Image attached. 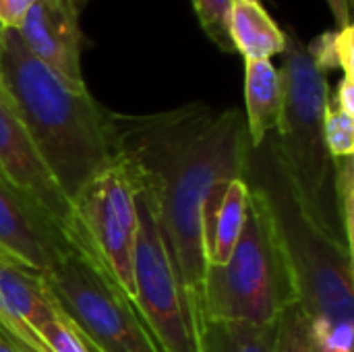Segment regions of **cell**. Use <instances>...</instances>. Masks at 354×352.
Masks as SVG:
<instances>
[{"label": "cell", "mask_w": 354, "mask_h": 352, "mask_svg": "<svg viewBox=\"0 0 354 352\" xmlns=\"http://www.w3.org/2000/svg\"><path fill=\"white\" fill-rule=\"evenodd\" d=\"M87 2H89V0H73V4H75V8H77L79 12H83V8H85Z\"/></svg>", "instance_id": "484cf974"}, {"label": "cell", "mask_w": 354, "mask_h": 352, "mask_svg": "<svg viewBox=\"0 0 354 352\" xmlns=\"http://www.w3.org/2000/svg\"><path fill=\"white\" fill-rule=\"evenodd\" d=\"M274 220L295 274L299 303L315 326H354L353 251L332 239L307 212L280 158L276 133L251 147L243 174Z\"/></svg>", "instance_id": "3957f363"}, {"label": "cell", "mask_w": 354, "mask_h": 352, "mask_svg": "<svg viewBox=\"0 0 354 352\" xmlns=\"http://www.w3.org/2000/svg\"><path fill=\"white\" fill-rule=\"evenodd\" d=\"M284 106V85L272 60H245V120L251 147L278 131Z\"/></svg>", "instance_id": "7c38bea8"}, {"label": "cell", "mask_w": 354, "mask_h": 352, "mask_svg": "<svg viewBox=\"0 0 354 352\" xmlns=\"http://www.w3.org/2000/svg\"><path fill=\"white\" fill-rule=\"evenodd\" d=\"M0 180L15 189L21 197L41 210L73 243L93 253L77 222L73 201L44 162L29 133L21 124L12 106L0 91Z\"/></svg>", "instance_id": "9c48e42d"}, {"label": "cell", "mask_w": 354, "mask_h": 352, "mask_svg": "<svg viewBox=\"0 0 354 352\" xmlns=\"http://www.w3.org/2000/svg\"><path fill=\"white\" fill-rule=\"evenodd\" d=\"M205 35L226 54L234 52L230 39V12L234 0H191Z\"/></svg>", "instance_id": "ac0fdd59"}, {"label": "cell", "mask_w": 354, "mask_h": 352, "mask_svg": "<svg viewBox=\"0 0 354 352\" xmlns=\"http://www.w3.org/2000/svg\"><path fill=\"white\" fill-rule=\"evenodd\" d=\"M282 56L278 71L284 85V106L276 131L280 158L307 212L332 239L353 251L338 210L336 160L324 133L330 98L328 77L313 62L307 44L292 33H286Z\"/></svg>", "instance_id": "277c9868"}, {"label": "cell", "mask_w": 354, "mask_h": 352, "mask_svg": "<svg viewBox=\"0 0 354 352\" xmlns=\"http://www.w3.org/2000/svg\"><path fill=\"white\" fill-rule=\"evenodd\" d=\"M274 352H319L311 317L301 303H292L276 319Z\"/></svg>", "instance_id": "e0dca14e"}, {"label": "cell", "mask_w": 354, "mask_h": 352, "mask_svg": "<svg viewBox=\"0 0 354 352\" xmlns=\"http://www.w3.org/2000/svg\"><path fill=\"white\" fill-rule=\"evenodd\" d=\"M0 91L71 199L114 156L110 110L89 89L62 83L27 50L17 29L0 35Z\"/></svg>", "instance_id": "7a4b0ae2"}, {"label": "cell", "mask_w": 354, "mask_h": 352, "mask_svg": "<svg viewBox=\"0 0 354 352\" xmlns=\"http://www.w3.org/2000/svg\"><path fill=\"white\" fill-rule=\"evenodd\" d=\"M292 303H299L292 268L263 197L249 187L245 226L230 259L205 270L203 324L272 326Z\"/></svg>", "instance_id": "5b68a950"}, {"label": "cell", "mask_w": 354, "mask_h": 352, "mask_svg": "<svg viewBox=\"0 0 354 352\" xmlns=\"http://www.w3.org/2000/svg\"><path fill=\"white\" fill-rule=\"evenodd\" d=\"M0 352H19V351H17V349H12L8 342H4V340L0 338Z\"/></svg>", "instance_id": "d4e9b609"}, {"label": "cell", "mask_w": 354, "mask_h": 352, "mask_svg": "<svg viewBox=\"0 0 354 352\" xmlns=\"http://www.w3.org/2000/svg\"><path fill=\"white\" fill-rule=\"evenodd\" d=\"M332 15H334V21L338 25V29H344L348 25H353V19H351V0H326Z\"/></svg>", "instance_id": "cb8c5ba5"}, {"label": "cell", "mask_w": 354, "mask_h": 352, "mask_svg": "<svg viewBox=\"0 0 354 352\" xmlns=\"http://www.w3.org/2000/svg\"><path fill=\"white\" fill-rule=\"evenodd\" d=\"M35 0H0V27L17 29Z\"/></svg>", "instance_id": "7402d4cb"}, {"label": "cell", "mask_w": 354, "mask_h": 352, "mask_svg": "<svg viewBox=\"0 0 354 352\" xmlns=\"http://www.w3.org/2000/svg\"><path fill=\"white\" fill-rule=\"evenodd\" d=\"M73 0H35L17 27L27 50L71 89L85 91L81 52L85 37Z\"/></svg>", "instance_id": "30bf717a"}, {"label": "cell", "mask_w": 354, "mask_h": 352, "mask_svg": "<svg viewBox=\"0 0 354 352\" xmlns=\"http://www.w3.org/2000/svg\"><path fill=\"white\" fill-rule=\"evenodd\" d=\"M313 324V322H311ZM313 336L319 352H353L354 326H315Z\"/></svg>", "instance_id": "44dd1931"}, {"label": "cell", "mask_w": 354, "mask_h": 352, "mask_svg": "<svg viewBox=\"0 0 354 352\" xmlns=\"http://www.w3.org/2000/svg\"><path fill=\"white\" fill-rule=\"evenodd\" d=\"M230 39L245 60H270L284 52L286 33L268 15L259 0H234L230 12Z\"/></svg>", "instance_id": "5bb4252c"}, {"label": "cell", "mask_w": 354, "mask_h": 352, "mask_svg": "<svg viewBox=\"0 0 354 352\" xmlns=\"http://www.w3.org/2000/svg\"><path fill=\"white\" fill-rule=\"evenodd\" d=\"M326 143L334 160L348 158L354 154V114L342 110L328 98L324 118Z\"/></svg>", "instance_id": "d6986e66"}, {"label": "cell", "mask_w": 354, "mask_h": 352, "mask_svg": "<svg viewBox=\"0 0 354 352\" xmlns=\"http://www.w3.org/2000/svg\"><path fill=\"white\" fill-rule=\"evenodd\" d=\"M354 187V158H340L336 160V197H338V210H340V218H342V226L346 232V239L353 243V193Z\"/></svg>", "instance_id": "ffe728a7"}, {"label": "cell", "mask_w": 354, "mask_h": 352, "mask_svg": "<svg viewBox=\"0 0 354 352\" xmlns=\"http://www.w3.org/2000/svg\"><path fill=\"white\" fill-rule=\"evenodd\" d=\"M110 139L158 222L201 332L203 220L226 187L245 174L251 145L245 112L203 102L139 116L110 110Z\"/></svg>", "instance_id": "6da1fadb"}, {"label": "cell", "mask_w": 354, "mask_h": 352, "mask_svg": "<svg viewBox=\"0 0 354 352\" xmlns=\"http://www.w3.org/2000/svg\"><path fill=\"white\" fill-rule=\"evenodd\" d=\"M0 247L25 270L41 276L79 249L41 210L0 180Z\"/></svg>", "instance_id": "8fae6325"}, {"label": "cell", "mask_w": 354, "mask_h": 352, "mask_svg": "<svg viewBox=\"0 0 354 352\" xmlns=\"http://www.w3.org/2000/svg\"><path fill=\"white\" fill-rule=\"evenodd\" d=\"M0 35H2V27H0Z\"/></svg>", "instance_id": "4316f807"}, {"label": "cell", "mask_w": 354, "mask_h": 352, "mask_svg": "<svg viewBox=\"0 0 354 352\" xmlns=\"http://www.w3.org/2000/svg\"><path fill=\"white\" fill-rule=\"evenodd\" d=\"M71 201L89 249L129 301L135 303L133 259L139 226V187L129 164L114 154Z\"/></svg>", "instance_id": "52a82bcc"}, {"label": "cell", "mask_w": 354, "mask_h": 352, "mask_svg": "<svg viewBox=\"0 0 354 352\" xmlns=\"http://www.w3.org/2000/svg\"><path fill=\"white\" fill-rule=\"evenodd\" d=\"M354 27L348 25L344 29H336V31H328L317 35L309 46V54L313 58V62L324 71H334L340 68L344 73V77H353V46H354Z\"/></svg>", "instance_id": "2e32d148"}, {"label": "cell", "mask_w": 354, "mask_h": 352, "mask_svg": "<svg viewBox=\"0 0 354 352\" xmlns=\"http://www.w3.org/2000/svg\"><path fill=\"white\" fill-rule=\"evenodd\" d=\"M133 259L135 309L162 352H201L199 322L149 205L139 195Z\"/></svg>", "instance_id": "ba28073f"}, {"label": "cell", "mask_w": 354, "mask_h": 352, "mask_svg": "<svg viewBox=\"0 0 354 352\" xmlns=\"http://www.w3.org/2000/svg\"><path fill=\"white\" fill-rule=\"evenodd\" d=\"M330 102L340 106L342 110L354 114V79L353 77H342L336 91L330 95Z\"/></svg>", "instance_id": "603a6c76"}, {"label": "cell", "mask_w": 354, "mask_h": 352, "mask_svg": "<svg viewBox=\"0 0 354 352\" xmlns=\"http://www.w3.org/2000/svg\"><path fill=\"white\" fill-rule=\"evenodd\" d=\"M249 187L245 178L232 180L224 195L214 203L203 220V245H205V263L224 266L232 249L236 247L245 218H247Z\"/></svg>", "instance_id": "4fadbf2b"}, {"label": "cell", "mask_w": 354, "mask_h": 352, "mask_svg": "<svg viewBox=\"0 0 354 352\" xmlns=\"http://www.w3.org/2000/svg\"><path fill=\"white\" fill-rule=\"evenodd\" d=\"M276 324L205 322L199 332L201 352H274Z\"/></svg>", "instance_id": "9a60e30c"}, {"label": "cell", "mask_w": 354, "mask_h": 352, "mask_svg": "<svg viewBox=\"0 0 354 352\" xmlns=\"http://www.w3.org/2000/svg\"><path fill=\"white\" fill-rule=\"evenodd\" d=\"M41 282L91 352H162L135 305L93 253L75 249L41 274Z\"/></svg>", "instance_id": "8992f818"}]
</instances>
